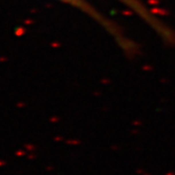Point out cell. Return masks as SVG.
<instances>
[{
    "label": "cell",
    "instance_id": "obj_1",
    "mask_svg": "<svg viewBox=\"0 0 175 175\" xmlns=\"http://www.w3.org/2000/svg\"><path fill=\"white\" fill-rule=\"evenodd\" d=\"M118 2L128 7L131 12L136 14L140 19L143 20L148 26L155 31L166 41L172 42L174 40V33L169 29L162 20L156 17L155 14L151 12L149 7L141 0H117Z\"/></svg>",
    "mask_w": 175,
    "mask_h": 175
}]
</instances>
